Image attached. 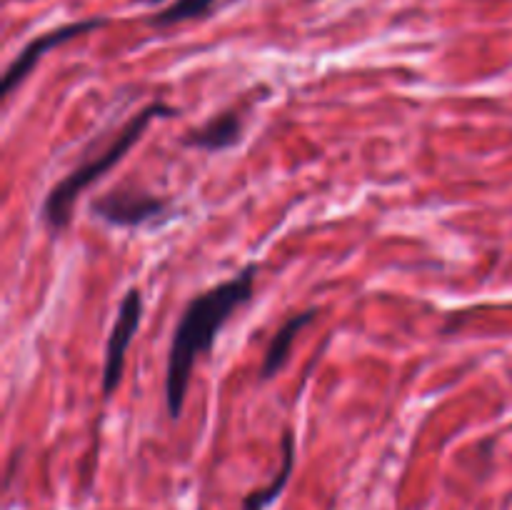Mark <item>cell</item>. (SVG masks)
I'll use <instances>...</instances> for the list:
<instances>
[{
  "label": "cell",
  "mask_w": 512,
  "mask_h": 510,
  "mask_svg": "<svg viewBox=\"0 0 512 510\" xmlns=\"http://www.w3.org/2000/svg\"><path fill=\"white\" fill-rule=\"evenodd\" d=\"M255 273H258V265H245L233 278L203 290L185 305L183 315L175 325L168 353V373H165V405H168L173 420H178L183 413L185 393H188L190 375H193L198 355L213 350L220 328L228 323L230 315L240 305L253 298Z\"/></svg>",
  "instance_id": "cell-1"
},
{
  "label": "cell",
  "mask_w": 512,
  "mask_h": 510,
  "mask_svg": "<svg viewBox=\"0 0 512 510\" xmlns=\"http://www.w3.org/2000/svg\"><path fill=\"white\" fill-rule=\"evenodd\" d=\"M170 115H178V110L170 108L165 103H150L143 110L133 115L123 128L115 133V138L110 140L105 148H100L98 153H93L90 158H85L83 163L75 165L65 178H60L53 188L48 190L43 200V208H40V218H43L45 228L50 233H63L68 228L70 218H73V205L80 198V193L90 188L100 175H105L108 170H113L120 160L125 158L130 148L143 138V133L148 130V125L155 118H170Z\"/></svg>",
  "instance_id": "cell-2"
},
{
  "label": "cell",
  "mask_w": 512,
  "mask_h": 510,
  "mask_svg": "<svg viewBox=\"0 0 512 510\" xmlns=\"http://www.w3.org/2000/svg\"><path fill=\"white\" fill-rule=\"evenodd\" d=\"M90 213L113 228H140L170 218L168 200L138 188H113L90 200Z\"/></svg>",
  "instance_id": "cell-3"
},
{
  "label": "cell",
  "mask_w": 512,
  "mask_h": 510,
  "mask_svg": "<svg viewBox=\"0 0 512 510\" xmlns=\"http://www.w3.org/2000/svg\"><path fill=\"white\" fill-rule=\"evenodd\" d=\"M140 318H143V293L138 288H130L123 295L118 305V315H115L113 330L108 335V345H105V360H103V398L108 400L115 393V388L123 380L125 370V355H128L130 343H133L135 333L140 328Z\"/></svg>",
  "instance_id": "cell-4"
},
{
  "label": "cell",
  "mask_w": 512,
  "mask_h": 510,
  "mask_svg": "<svg viewBox=\"0 0 512 510\" xmlns=\"http://www.w3.org/2000/svg\"><path fill=\"white\" fill-rule=\"evenodd\" d=\"M98 25H103V20H100V18L80 20V23L60 25V28L48 30V33H43V35H38V38L30 40V43L25 45V48L20 50L18 55H15L13 63L8 65V70H5L3 88H0V95H3V100H8L10 95H13V90L18 88V85L23 83L25 78H28L30 70L35 68V63H38V60L43 58L45 53H50L53 48H58L60 43H68V40L78 38V35L90 33V30H95Z\"/></svg>",
  "instance_id": "cell-5"
},
{
  "label": "cell",
  "mask_w": 512,
  "mask_h": 510,
  "mask_svg": "<svg viewBox=\"0 0 512 510\" xmlns=\"http://www.w3.org/2000/svg\"><path fill=\"white\" fill-rule=\"evenodd\" d=\"M240 138H243V115L238 110H223L205 125L190 130L185 145L205 150V153H218V150H228L238 145Z\"/></svg>",
  "instance_id": "cell-6"
},
{
  "label": "cell",
  "mask_w": 512,
  "mask_h": 510,
  "mask_svg": "<svg viewBox=\"0 0 512 510\" xmlns=\"http://www.w3.org/2000/svg\"><path fill=\"white\" fill-rule=\"evenodd\" d=\"M315 315H318V308H308L303 310V313L290 315V318L280 325L278 333L273 335V340H270L268 350H265L263 355V363H260V378L270 380L280 373V368L285 365V360H288L290 355V348H293L295 343V335H300V330H303L305 325L313 323Z\"/></svg>",
  "instance_id": "cell-7"
},
{
  "label": "cell",
  "mask_w": 512,
  "mask_h": 510,
  "mask_svg": "<svg viewBox=\"0 0 512 510\" xmlns=\"http://www.w3.org/2000/svg\"><path fill=\"white\" fill-rule=\"evenodd\" d=\"M293 468H295V438H293V433L288 430V433L283 435V460H280L278 473L273 475V480H270L268 485H263V488H258V490H253V493L245 495L243 510H265L268 505H273L275 500L280 498V493L288 488Z\"/></svg>",
  "instance_id": "cell-8"
},
{
  "label": "cell",
  "mask_w": 512,
  "mask_h": 510,
  "mask_svg": "<svg viewBox=\"0 0 512 510\" xmlns=\"http://www.w3.org/2000/svg\"><path fill=\"white\" fill-rule=\"evenodd\" d=\"M230 3H235V0H175L170 8L160 10L150 23L158 25V28H170V25L185 23V20L208 18L215 10L225 8Z\"/></svg>",
  "instance_id": "cell-9"
},
{
  "label": "cell",
  "mask_w": 512,
  "mask_h": 510,
  "mask_svg": "<svg viewBox=\"0 0 512 510\" xmlns=\"http://www.w3.org/2000/svg\"><path fill=\"white\" fill-rule=\"evenodd\" d=\"M145 3H160V0H145Z\"/></svg>",
  "instance_id": "cell-10"
}]
</instances>
